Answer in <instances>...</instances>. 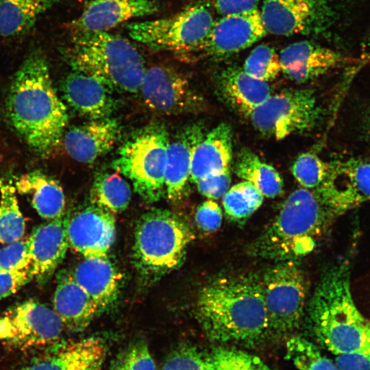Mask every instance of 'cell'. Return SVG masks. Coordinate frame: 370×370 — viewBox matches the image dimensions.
I'll list each match as a JSON object with an SVG mask.
<instances>
[{
	"instance_id": "cell-47",
	"label": "cell",
	"mask_w": 370,
	"mask_h": 370,
	"mask_svg": "<svg viewBox=\"0 0 370 370\" xmlns=\"http://www.w3.org/2000/svg\"><path fill=\"white\" fill-rule=\"evenodd\" d=\"M370 60V35L368 36L362 47V53L361 55L360 64L367 62ZM360 64V65H361Z\"/></svg>"
},
{
	"instance_id": "cell-5",
	"label": "cell",
	"mask_w": 370,
	"mask_h": 370,
	"mask_svg": "<svg viewBox=\"0 0 370 370\" xmlns=\"http://www.w3.org/2000/svg\"><path fill=\"white\" fill-rule=\"evenodd\" d=\"M64 54L73 70L97 78L112 90L138 93L147 69L128 39L106 32L71 33Z\"/></svg>"
},
{
	"instance_id": "cell-19",
	"label": "cell",
	"mask_w": 370,
	"mask_h": 370,
	"mask_svg": "<svg viewBox=\"0 0 370 370\" xmlns=\"http://www.w3.org/2000/svg\"><path fill=\"white\" fill-rule=\"evenodd\" d=\"M158 10L151 0H91L69 25L71 33L107 32L130 19Z\"/></svg>"
},
{
	"instance_id": "cell-2",
	"label": "cell",
	"mask_w": 370,
	"mask_h": 370,
	"mask_svg": "<svg viewBox=\"0 0 370 370\" xmlns=\"http://www.w3.org/2000/svg\"><path fill=\"white\" fill-rule=\"evenodd\" d=\"M198 320L209 338L254 345L270 333L260 276L223 274L201 290Z\"/></svg>"
},
{
	"instance_id": "cell-41",
	"label": "cell",
	"mask_w": 370,
	"mask_h": 370,
	"mask_svg": "<svg viewBox=\"0 0 370 370\" xmlns=\"http://www.w3.org/2000/svg\"><path fill=\"white\" fill-rule=\"evenodd\" d=\"M231 183L230 168L198 180L195 184L198 191L209 199H218L229 190Z\"/></svg>"
},
{
	"instance_id": "cell-37",
	"label": "cell",
	"mask_w": 370,
	"mask_h": 370,
	"mask_svg": "<svg viewBox=\"0 0 370 370\" xmlns=\"http://www.w3.org/2000/svg\"><path fill=\"white\" fill-rule=\"evenodd\" d=\"M210 357L214 370H273L258 356L236 348L218 347Z\"/></svg>"
},
{
	"instance_id": "cell-40",
	"label": "cell",
	"mask_w": 370,
	"mask_h": 370,
	"mask_svg": "<svg viewBox=\"0 0 370 370\" xmlns=\"http://www.w3.org/2000/svg\"><path fill=\"white\" fill-rule=\"evenodd\" d=\"M27 239H20L0 248V271H22L29 268Z\"/></svg>"
},
{
	"instance_id": "cell-15",
	"label": "cell",
	"mask_w": 370,
	"mask_h": 370,
	"mask_svg": "<svg viewBox=\"0 0 370 370\" xmlns=\"http://www.w3.org/2000/svg\"><path fill=\"white\" fill-rule=\"evenodd\" d=\"M107 352V344L99 337L58 342L17 370H101Z\"/></svg>"
},
{
	"instance_id": "cell-23",
	"label": "cell",
	"mask_w": 370,
	"mask_h": 370,
	"mask_svg": "<svg viewBox=\"0 0 370 370\" xmlns=\"http://www.w3.org/2000/svg\"><path fill=\"white\" fill-rule=\"evenodd\" d=\"M279 56L282 72L297 83L313 80L345 61L340 53L310 41L294 42Z\"/></svg>"
},
{
	"instance_id": "cell-20",
	"label": "cell",
	"mask_w": 370,
	"mask_h": 370,
	"mask_svg": "<svg viewBox=\"0 0 370 370\" xmlns=\"http://www.w3.org/2000/svg\"><path fill=\"white\" fill-rule=\"evenodd\" d=\"M205 127L192 123L181 130L167 147L164 187L168 199L180 201L191 182V167L195 148L206 135Z\"/></svg>"
},
{
	"instance_id": "cell-26",
	"label": "cell",
	"mask_w": 370,
	"mask_h": 370,
	"mask_svg": "<svg viewBox=\"0 0 370 370\" xmlns=\"http://www.w3.org/2000/svg\"><path fill=\"white\" fill-rule=\"evenodd\" d=\"M218 89L231 108L246 116L271 95L267 82L249 75L238 67H229L223 71Z\"/></svg>"
},
{
	"instance_id": "cell-21",
	"label": "cell",
	"mask_w": 370,
	"mask_h": 370,
	"mask_svg": "<svg viewBox=\"0 0 370 370\" xmlns=\"http://www.w3.org/2000/svg\"><path fill=\"white\" fill-rule=\"evenodd\" d=\"M119 134V125L114 119H92L65 130L62 142L71 158L89 164L109 152Z\"/></svg>"
},
{
	"instance_id": "cell-9",
	"label": "cell",
	"mask_w": 370,
	"mask_h": 370,
	"mask_svg": "<svg viewBox=\"0 0 370 370\" xmlns=\"http://www.w3.org/2000/svg\"><path fill=\"white\" fill-rule=\"evenodd\" d=\"M260 278L270 332H292L306 308L308 282L304 272L295 260H284L269 267Z\"/></svg>"
},
{
	"instance_id": "cell-35",
	"label": "cell",
	"mask_w": 370,
	"mask_h": 370,
	"mask_svg": "<svg viewBox=\"0 0 370 370\" xmlns=\"http://www.w3.org/2000/svg\"><path fill=\"white\" fill-rule=\"evenodd\" d=\"M243 69L249 75L268 82L282 72L280 56L271 47L258 45L246 58Z\"/></svg>"
},
{
	"instance_id": "cell-32",
	"label": "cell",
	"mask_w": 370,
	"mask_h": 370,
	"mask_svg": "<svg viewBox=\"0 0 370 370\" xmlns=\"http://www.w3.org/2000/svg\"><path fill=\"white\" fill-rule=\"evenodd\" d=\"M25 231L16 190L11 183L0 178V243L5 245L20 240Z\"/></svg>"
},
{
	"instance_id": "cell-33",
	"label": "cell",
	"mask_w": 370,
	"mask_h": 370,
	"mask_svg": "<svg viewBox=\"0 0 370 370\" xmlns=\"http://www.w3.org/2000/svg\"><path fill=\"white\" fill-rule=\"evenodd\" d=\"M264 196L250 182L243 181L232 186L223 196V206L231 219L249 217L262 205Z\"/></svg>"
},
{
	"instance_id": "cell-46",
	"label": "cell",
	"mask_w": 370,
	"mask_h": 370,
	"mask_svg": "<svg viewBox=\"0 0 370 370\" xmlns=\"http://www.w3.org/2000/svg\"><path fill=\"white\" fill-rule=\"evenodd\" d=\"M361 126L363 136L366 142L370 145V105L363 113Z\"/></svg>"
},
{
	"instance_id": "cell-42",
	"label": "cell",
	"mask_w": 370,
	"mask_h": 370,
	"mask_svg": "<svg viewBox=\"0 0 370 370\" xmlns=\"http://www.w3.org/2000/svg\"><path fill=\"white\" fill-rule=\"evenodd\" d=\"M195 218L200 229L206 232H214L221 225L222 210L214 200L208 199L197 207Z\"/></svg>"
},
{
	"instance_id": "cell-27",
	"label": "cell",
	"mask_w": 370,
	"mask_h": 370,
	"mask_svg": "<svg viewBox=\"0 0 370 370\" xmlns=\"http://www.w3.org/2000/svg\"><path fill=\"white\" fill-rule=\"evenodd\" d=\"M232 159V132L226 123H221L206 133L194 151L191 182L230 168Z\"/></svg>"
},
{
	"instance_id": "cell-8",
	"label": "cell",
	"mask_w": 370,
	"mask_h": 370,
	"mask_svg": "<svg viewBox=\"0 0 370 370\" xmlns=\"http://www.w3.org/2000/svg\"><path fill=\"white\" fill-rule=\"evenodd\" d=\"M214 23L203 3L188 6L169 17L131 23L128 35L154 50L188 53L202 49Z\"/></svg>"
},
{
	"instance_id": "cell-14",
	"label": "cell",
	"mask_w": 370,
	"mask_h": 370,
	"mask_svg": "<svg viewBox=\"0 0 370 370\" xmlns=\"http://www.w3.org/2000/svg\"><path fill=\"white\" fill-rule=\"evenodd\" d=\"M260 13L266 32L278 36L319 31L330 18L323 0H264Z\"/></svg>"
},
{
	"instance_id": "cell-1",
	"label": "cell",
	"mask_w": 370,
	"mask_h": 370,
	"mask_svg": "<svg viewBox=\"0 0 370 370\" xmlns=\"http://www.w3.org/2000/svg\"><path fill=\"white\" fill-rule=\"evenodd\" d=\"M5 109L12 127L38 156H49L62 142L69 122L66 107L54 88L41 50L30 51L16 71Z\"/></svg>"
},
{
	"instance_id": "cell-11",
	"label": "cell",
	"mask_w": 370,
	"mask_h": 370,
	"mask_svg": "<svg viewBox=\"0 0 370 370\" xmlns=\"http://www.w3.org/2000/svg\"><path fill=\"white\" fill-rule=\"evenodd\" d=\"M64 324L53 309L28 299L0 317V341L17 348H38L60 342Z\"/></svg>"
},
{
	"instance_id": "cell-10",
	"label": "cell",
	"mask_w": 370,
	"mask_h": 370,
	"mask_svg": "<svg viewBox=\"0 0 370 370\" xmlns=\"http://www.w3.org/2000/svg\"><path fill=\"white\" fill-rule=\"evenodd\" d=\"M323 110L311 90L271 95L247 116L254 127L276 140L309 132L321 120Z\"/></svg>"
},
{
	"instance_id": "cell-45",
	"label": "cell",
	"mask_w": 370,
	"mask_h": 370,
	"mask_svg": "<svg viewBox=\"0 0 370 370\" xmlns=\"http://www.w3.org/2000/svg\"><path fill=\"white\" fill-rule=\"evenodd\" d=\"M260 0H215V8L221 16L249 12L256 8Z\"/></svg>"
},
{
	"instance_id": "cell-16",
	"label": "cell",
	"mask_w": 370,
	"mask_h": 370,
	"mask_svg": "<svg viewBox=\"0 0 370 370\" xmlns=\"http://www.w3.org/2000/svg\"><path fill=\"white\" fill-rule=\"evenodd\" d=\"M69 245L84 257L107 256L116 234L112 213L91 204L68 217Z\"/></svg>"
},
{
	"instance_id": "cell-39",
	"label": "cell",
	"mask_w": 370,
	"mask_h": 370,
	"mask_svg": "<svg viewBox=\"0 0 370 370\" xmlns=\"http://www.w3.org/2000/svg\"><path fill=\"white\" fill-rule=\"evenodd\" d=\"M110 370H157L147 344L137 341L116 357Z\"/></svg>"
},
{
	"instance_id": "cell-34",
	"label": "cell",
	"mask_w": 370,
	"mask_h": 370,
	"mask_svg": "<svg viewBox=\"0 0 370 370\" xmlns=\"http://www.w3.org/2000/svg\"><path fill=\"white\" fill-rule=\"evenodd\" d=\"M286 358L298 370H341L311 341L294 336L286 343Z\"/></svg>"
},
{
	"instance_id": "cell-22",
	"label": "cell",
	"mask_w": 370,
	"mask_h": 370,
	"mask_svg": "<svg viewBox=\"0 0 370 370\" xmlns=\"http://www.w3.org/2000/svg\"><path fill=\"white\" fill-rule=\"evenodd\" d=\"M60 87L66 103L90 120L110 117L115 110L113 90L91 75L73 70L63 78Z\"/></svg>"
},
{
	"instance_id": "cell-13",
	"label": "cell",
	"mask_w": 370,
	"mask_h": 370,
	"mask_svg": "<svg viewBox=\"0 0 370 370\" xmlns=\"http://www.w3.org/2000/svg\"><path fill=\"white\" fill-rule=\"evenodd\" d=\"M339 215L370 201V160L354 159L330 164L329 173L315 188Z\"/></svg>"
},
{
	"instance_id": "cell-48",
	"label": "cell",
	"mask_w": 370,
	"mask_h": 370,
	"mask_svg": "<svg viewBox=\"0 0 370 370\" xmlns=\"http://www.w3.org/2000/svg\"><path fill=\"white\" fill-rule=\"evenodd\" d=\"M38 5H40L45 12L56 3L58 0H32Z\"/></svg>"
},
{
	"instance_id": "cell-24",
	"label": "cell",
	"mask_w": 370,
	"mask_h": 370,
	"mask_svg": "<svg viewBox=\"0 0 370 370\" xmlns=\"http://www.w3.org/2000/svg\"><path fill=\"white\" fill-rule=\"evenodd\" d=\"M57 280L53 309L69 329L75 332L84 330L100 312L97 305L72 274L60 273Z\"/></svg>"
},
{
	"instance_id": "cell-4",
	"label": "cell",
	"mask_w": 370,
	"mask_h": 370,
	"mask_svg": "<svg viewBox=\"0 0 370 370\" xmlns=\"http://www.w3.org/2000/svg\"><path fill=\"white\" fill-rule=\"evenodd\" d=\"M338 215L316 189L298 188L287 197L273 222L254 241L249 252L278 261L310 253Z\"/></svg>"
},
{
	"instance_id": "cell-36",
	"label": "cell",
	"mask_w": 370,
	"mask_h": 370,
	"mask_svg": "<svg viewBox=\"0 0 370 370\" xmlns=\"http://www.w3.org/2000/svg\"><path fill=\"white\" fill-rule=\"evenodd\" d=\"M330 167V163L325 162L315 153L306 152L297 156L291 172L303 188L315 189L325 180Z\"/></svg>"
},
{
	"instance_id": "cell-28",
	"label": "cell",
	"mask_w": 370,
	"mask_h": 370,
	"mask_svg": "<svg viewBox=\"0 0 370 370\" xmlns=\"http://www.w3.org/2000/svg\"><path fill=\"white\" fill-rule=\"evenodd\" d=\"M16 190L30 197L31 203L40 217L56 219L65 212V195L60 184L40 171L29 172L16 182Z\"/></svg>"
},
{
	"instance_id": "cell-31",
	"label": "cell",
	"mask_w": 370,
	"mask_h": 370,
	"mask_svg": "<svg viewBox=\"0 0 370 370\" xmlns=\"http://www.w3.org/2000/svg\"><path fill=\"white\" fill-rule=\"evenodd\" d=\"M45 10L32 0H0V36L27 32Z\"/></svg>"
},
{
	"instance_id": "cell-43",
	"label": "cell",
	"mask_w": 370,
	"mask_h": 370,
	"mask_svg": "<svg viewBox=\"0 0 370 370\" xmlns=\"http://www.w3.org/2000/svg\"><path fill=\"white\" fill-rule=\"evenodd\" d=\"M32 279L29 269L0 271V300L15 293Z\"/></svg>"
},
{
	"instance_id": "cell-17",
	"label": "cell",
	"mask_w": 370,
	"mask_h": 370,
	"mask_svg": "<svg viewBox=\"0 0 370 370\" xmlns=\"http://www.w3.org/2000/svg\"><path fill=\"white\" fill-rule=\"evenodd\" d=\"M267 33L258 9L222 16L214 23L202 50L212 57H225L251 47Z\"/></svg>"
},
{
	"instance_id": "cell-18",
	"label": "cell",
	"mask_w": 370,
	"mask_h": 370,
	"mask_svg": "<svg viewBox=\"0 0 370 370\" xmlns=\"http://www.w3.org/2000/svg\"><path fill=\"white\" fill-rule=\"evenodd\" d=\"M63 215L36 227L28 238L29 272L39 283H45L64 258L69 245Z\"/></svg>"
},
{
	"instance_id": "cell-29",
	"label": "cell",
	"mask_w": 370,
	"mask_h": 370,
	"mask_svg": "<svg viewBox=\"0 0 370 370\" xmlns=\"http://www.w3.org/2000/svg\"><path fill=\"white\" fill-rule=\"evenodd\" d=\"M234 170L238 177L251 183L264 197L273 198L283 190V180L276 169L248 149L238 152Z\"/></svg>"
},
{
	"instance_id": "cell-38",
	"label": "cell",
	"mask_w": 370,
	"mask_h": 370,
	"mask_svg": "<svg viewBox=\"0 0 370 370\" xmlns=\"http://www.w3.org/2000/svg\"><path fill=\"white\" fill-rule=\"evenodd\" d=\"M161 370H214L210 355L196 347L183 345L172 351L166 358Z\"/></svg>"
},
{
	"instance_id": "cell-12",
	"label": "cell",
	"mask_w": 370,
	"mask_h": 370,
	"mask_svg": "<svg viewBox=\"0 0 370 370\" xmlns=\"http://www.w3.org/2000/svg\"><path fill=\"white\" fill-rule=\"evenodd\" d=\"M138 92L145 106L160 114L193 113L204 106L203 99L186 77L169 66L146 69Z\"/></svg>"
},
{
	"instance_id": "cell-30",
	"label": "cell",
	"mask_w": 370,
	"mask_h": 370,
	"mask_svg": "<svg viewBox=\"0 0 370 370\" xmlns=\"http://www.w3.org/2000/svg\"><path fill=\"white\" fill-rule=\"evenodd\" d=\"M132 190L129 183L116 172H101L92 182L91 204L112 214L121 212L128 206Z\"/></svg>"
},
{
	"instance_id": "cell-7",
	"label": "cell",
	"mask_w": 370,
	"mask_h": 370,
	"mask_svg": "<svg viewBox=\"0 0 370 370\" xmlns=\"http://www.w3.org/2000/svg\"><path fill=\"white\" fill-rule=\"evenodd\" d=\"M169 136L156 123L135 132L121 147L112 167L132 183L134 190L148 203L165 193L164 177Z\"/></svg>"
},
{
	"instance_id": "cell-6",
	"label": "cell",
	"mask_w": 370,
	"mask_h": 370,
	"mask_svg": "<svg viewBox=\"0 0 370 370\" xmlns=\"http://www.w3.org/2000/svg\"><path fill=\"white\" fill-rule=\"evenodd\" d=\"M193 238L187 224L177 214L153 209L138 219L133 259L143 276L158 278L180 266Z\"/></svg>"
},
{
	"instance_id": "cell-44",
	"label": "cell",
	"mask_w": 370,
	"mask_h": 370,
	"mask_svg": "<svg viewBox=\"0 0 370 370\" xmlns=\"http://www.w3.org/2000/svg\"><path fill=\"white\" fill-rule=\"evenodd\" d=\"M335 356V362L341 370H370V352Z\"/></svg>"
},
{
	"instance_id": "cell-3",
	"label": "cell",
	"mask_w": 370,
	"mask_h": 370,
	"mask_svg": "<svg viewBox=\"0 0 370 370\" xmlns=\"http://www.w3.org/2000/svg\"><path fill=\"white\" fill-rule=\"evenodd\" d=\"M350 264L340 260L324 269L307 304L314 337L335 356L370 352V319L359 310L350 285Z\"/></svg>"
},
{
	"instance_id": "cell-25",
	"label": "cell",
	"mask_w": 370,
	"mask_h": 370,
	"mask_svg": "<svg viewBox=\"0 0 370 370\" xmlns=\"http://www.w3.org/2000/svg\"><path fill=\"white\" fill-rule=\"evenodd\" d=\"M101 312L116 300L121 275L108 256L84 257L71 273Z\"/></svg>"
}]
</instances>
